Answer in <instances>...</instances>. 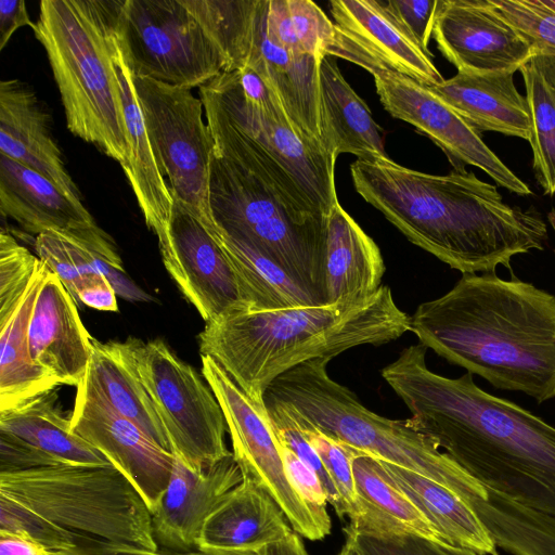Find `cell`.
Returning <instances> with one entry per match:
<instances>
[{
    "label": "cell",
    "mask_w": 555,
    "mask_h": 555,
    "mask_svg": "<svg viewBox=\"0 0 555 555\" xmlns=\"http://www.w3.org/2000/svg\"><path fill=\"white\" fill-rule=\"evenodd\" d=\"M0 555H52V553L27 533L0 531Z\"/></svg>",
    "instance_id": "cell-48"
},
{
    "label": "cell",
    "mask_w": 555,
    "mask_h": 555,
    "mask_svg": "<svg viewBox=\"0 0 555 555\" xmlns=\"http://www.w3.org/2000/svg\"><path fill=\"white\" fill-rule=\"evenodd\" d=\"M320 89L330 152L336 157L350 153L363 160L388 158L383 129L330 56L320 65Z\"/></svg>",
    "instance_id": "cell-30"
},
{
    "label": "cell",
    "mask_w": 555,
    "mask_h": 555,
    "mask_svg": "<svg viewBox=\"0 0 555 555\" xmlns=\"http://www.w3.org/2000/svg\"><path fill=\"white\" fill-rule=\"evenodd\" d=\"M78 301L101 311L118 310L117 294L107 279H103L83 289L78 296Z\"/></svg>",
    "instance_id": "cell-49"
},
{
    "label": "cell",
    "mask_w": 555,
    "mask_h": 555,
    "mask_svg": "<svg viewBox=\"0 0 555 555\" xmlns=\"http://www.w3.org/2000/svg\"><path fill=\"white\" fill-rule=\"evenodd\" d=\"M410 331L411 317L382 285L366 297L333 305L231 309L206 322L198 346L253 400L264 403L270 384L299 364L385 345Z\"/></svg>",
    "instance_id": "cell-4"
},
{
    "label": "cell",
    "mask_w": 555,
    "mask_h": 555,
    "mask_svg": "<svg viewBox=\"0 0 555 555\" xmlns=\"http://www.w3.org/2000/svg\"><path fill=\"white\" fill-rule=\"evenodd\" d=\"M338 555H361L353 542L346 538V542Z\"/></svg>",
    "instance_id": "cell-53"
},
{
    "label": "cell",
    "mask_w": 555,
    "mask_h": 555,
    "mask_svg": "<svg viewBox=\"0 0 555 555\" xmlns=\"http://www.w3.org/2000/svg\"><path fill=\"white\" fill-rule=\"evenodd\" d=\"M50 117L35 91L18 79L0 82V154L39 172L69 197L80 192L51 134Z\"/></svg>",
    "instance_id": "cell-22"
},
{
    "label": "cell",
    "mask_w": 555,
    "mask_h": 555,
    "mask_svg": "<svg viewBox=\"0 0 555 555\" xmlns=\"http://www.w3.org/2000/svg\"><path fill=\"white\" fill-rule=\"evenodd\" d=\"M395 486L418 508L446 543L479 555H499L498 547L472 509L436 481L379 461Z\"/></svg>",
    "instance_id": "cell-32"
},
{
    "label": "cell",
    "mask_w": 555,
    "mask_h": 555,
    "mask_svg": "<svg viewBox=\"0 0 555 555\" xmlns=\"http://www.w3.org/2000/svg\"><path fill=\"white\" fill-rule=\"evenodd\" d=\"M514 74L457 73L428 88L479 133L499 132L529 142L531 116L526 96L515 86Z\"/></svg>",
    "instance_id": "cell-24"
},
{
    "label": "cell",
    "mask_w": 555,
    "mask_h": 555,
    "mask_svg": "<svg viewBox=\"0 0 555 555\" xmlns=\"http://www.w3.org/2000/svg\"><path fill=\"white\" fill-rule=\"evenodd\" d=\"M242 481L232 453L202 472L190 469L175 456L168 485L152 512L157 545L168 553L197 550L205 521Z\"/></svg>",
    "instance_id": "cell-19"
},
{
    "label": "cell",
    "mask_w": 555,
    "mask_h": 555,
    "mask_svg": "<svg viewBox=\"0 0 555 555\" xmlns=\"http://www.w3.org/2000/svg\"><path fill=\"white\" fill-rule=\"evenodd\" d=\"M273 498L244 478L207 518L197 550L261 551L294 530Z\"/></svg>",
    "instance_id": "cell-25"
},
{
    "label": "cell",
    "mask_w": 555,
    "mask_h": 555,
    "mask_svg": "<svg viewBox=\"0 0 555 555\" xmlns=\"http://www.w3.org/2000/svg\"><path fill=\"white\" fill-rule=\"evenodd\" d=\"M202 374L221 406L243 477L273 498L296 533L311 541L325 538L331 518L313 512L289 482L266 404L253 400L208 356H202Z\"/></svg>",
    "instance_id": "cell-12"
},
{
    "label": "cell",
    "mask_w": 555,
    "mask_h": 555,
    "mask_svg": "<svg viewBox=\"0 0 555 555\" xmlns=\"http://www.w3.org/2000/svg\"><path fill=\"white\" fill-rule=\"evenodd\" d=\"M0 209L26 232H76L98 227L82 205L29 167L0 154Z\"/></svg>",
    "instance_id": "cell-23"
},
{
    "label": "cell",
    "mask_w": 555,
    "mask_h": 555,
    "mask_svg": "<svg viewBox=\"0 0 555 555\" xmlns=\"http://www.w3.org/2000/svg\"><path fill=\"white\" fill-rule=\"evenodd\" d=\"M385 270L379 247L338 203L326 222L324 305L375 293Z\"/></svg>",
    "instance_id": "cell-27"
},
{
    "label": "cell",
    "mask_w": 555,
    "mask_h": 555,
    "mask_svg": "<svg viewBox=\"0 0 555 555\" xmlns=\"http://www.w3.org/2000/svg\"><path fill=\"white\" fill-rule=\"evenodd\" d=\"M426 352L411 345L382 370L411 412L408 423L490 488L555 517V427L482 390L468 372H433Z\"/></svg>",
    "instance_id": "cell-1"
},
{
    "label": "cell",
    "mask_w": 555,
    "mask_h": 555,
    "mask_svg": "<svg viewBox=\"0 0 555 555\" xmlns=\"http://www.w3.org/2000/svg\"><path fill=\"white\" fill-rule=\"evenodd\" d=\"M139 376L170 446L186 467L202 472L230 455L227 423L210 386L162 340L128 338Z\"/></svg>",
    "instance_id": "cell-9"
},
{
    "label": "cell",
    "mask_w": 555,
    "mask_h": 555,
    "mask_svg": "<svg viewBox=\"0 0 555 555\" xmlns=\"http://www.w3.org/2000/svg\"><path fill=\"white\" fill-rule=\"evenodd\" d=\"M387 2L422 48L430 53L428 44L433 37L439 0H388Z\"/></svg>",
    "instance_id": "cell-46"
},
{
    "label": "cell",
    "mask_w": 555,
    "mask_h": 555,
    "mask_svg": "<svg viewBox=\"0 0 555 555\" xmlns=\"http://www.w3.org/2000/svg\"><path fill=\"white\" fill-rule=\"evenodd\" d=\"M125 0H42L33 27L46 50L67 129L126 163L127 132L115 66Z\"/></svg>",
    "instance_id": "cell-5"
},
{
    "label": "cell",
    "mask_w": 555,
    "mask_h": 555,
    "mask_svg": "<svg viewBox=\"0 0 555 555\" xmlns=\"http://www.w3.org/2000/svg\"><path fill=\"white\" fill-rule=\"evenodd\" d=\"M171 555H262L261 551L253 550H193Z\"/></svg>",
    "instance_id": "cell-52"
},
{
    "label": "cell",
    "mask_w": 555,
    "mask_h": 555,
    "mask_svg": "<svg viewBox=\"0 0 555 555\" xmlns=\"http://www.w3.org/2000/svg\"><path fill=\"white\" fill-rule=\"evenodd\" d=\"M158 168L172 197L207 228L215 225L209 181L215 142L203 115L204 104L190 89L133 77Z\"/></svg>",
    "instance_id": "cell-11"
},
{
    "label": "cell",
    "mask_w": 555,
    "mask_h": 555,
    "mask_svg": "<svg viewBox=\"0 0 555 555\" xmlns=\"http://www.w3.org/2000/svg\"><path fill=\"white\" fill-rule=\"evenodd\" d=\"M356 191L410 242L465 273L512 271L515 256L543 250L547 225L533 208L506 204L494 184L473 171L443 176L391 158L357 159Z\"/></svg>",
    "instance_id": "cell-2"
},
{
    "label": "cell",
    "mask_w": 555,
    "mask_h": 555,
    "mask_svg": "<svg viewBox=\"0 0 555 555\" xmlns=\"http://www.w3.org/2000/svg\"><path fill=\"white\" fill-rule=\"evenodd\" d=\"M0 496L53 526L64 541L63 552L93 545L158 551L147 505L112 464L0 473Z\"/></svg>",
    "instance_id": "cell-6"
},
{
    "label": "cell",
    "mask_w": 555,
    "mask_h": 555,
    "mask_svg": "<svg viewBox=\"0 0 555 555\" xmlns=\"http://www.w3.org/2000/svg\"><path fill=\"white\" fill-rule=\"evenodd\" d=\"M82 380L113 410L170 452L164 427L137 371L129 339L108 343L92 339L91 357Z\"/></svg>",
    "instance_id": "cell-29"
},
{
    "label": "cell",
    "mask_w": 555,
    "mask_h": 555,
    "mask_svg": "<svg viewBox=\"0 0 555 555\" xmlns=\"http://www.w3.org/2000/svg\"><path fill=\"white\" fill-rule=\"evenodd\" d=\"M357 509L345 532L417 534L444 542L412 501L391 481L379 460L359 453L352 462Z\"/></svg>",
    "instance_id": "cell-28"
},
{
    "label": "cell",
    "mask_w": 555,
    "mask_h": 555,
    "mask_svg": "<svg viewBox=\"0 0 555 555\" xmlns=\"http://www.w3.org/2000/svg\"><path fill=\"white\" fill-rule=\"evenodd\" d=\"M119 38L133 77L191 90L231 72L182 0H125Z\"/></svg>",
    "instance_id": "cell-10"
},
{
    "label": "cell",
    "mask_w": 555,
    "mask_h": 555,
    "mask_svg": "<svg viewBox=\"0 0 555 555\" xmlns=\"http://www.w3.org/2000/svg\"><path fill=\"white\" fill-rule=\"evenodd\" d=\"M41 260L21 245L13 235L0 234V326L24 299Z\"/></svg>",
    "instance_id": "cell-40"
},
{
    "label": "cell",
    "mask_w": 555,
    "mask_h": 555,
    "mask_svg": "<svg viewBox=\"0 0 555 555\" xmlns=\"http://www.w3.org/2000/svg\"><path fill=\"white\" fill-rule=\"evenodd\" d=\"M63 464L21 438L0 430V473Z\"/></svg>",
    "instance_id": "cell-45"
},
{
    "label": "cell",
    "mask_w": 555,
    "mask_h": 555,
    "mask_svg": "<svg viewBox=\"0 0 555 555\" xmlns=\"http://www.w3.org/2000/svg\"><path fill=\"white\" fill-rule=\"evenodd\" d=\"M297 424L318 453L324 469L337 491L339 498V511L337 515L350 519L357 509L352 462L361 452L313 427Z\"/></svg>",
    "instance_id": "cell-41"
},
{
    "label": "cell",
    "mask_w": 555,
    "mask_h": 555,
    "mask_svg": "<svg viewBox=\"0 0 555 555\" xmlns=\"http://www.w3.org/2000/svg\"><path fill=\"white\" fill-rule=\"evenodd\" d=\"M199 94L281 165L320 212L330 215L338 204L334 173L337 158L296 131L276 93L262 104L250 103L232 70L202 86Z\"/></svg>",
    "instance_id": "cell-13"
},
{
    "label": "cell",
    "mask_w": 555,
    "mask_h": 555,
    "mask_svg": "<svg viewBox=\"0 0 555 555\" xmlns=\"http://www.w3.org/2000/svg\"><path fill=\"white\" fill-rule=\"evenodd\" d=\"M76 301L49 270L36 298L28 327L33 362L60 385L77 387L85 377L92 351Z\"/></svg>",
    "instance_id": "cell-20"
},
{
    "label": "cell",
    "mask_w": 555,
    "mask_h": 555,
    "mask_svg": "<svg viewBox=\"0 0 555 555\" xmlns=\"http://www.w3.org/2000/svg\"><path fill=\"white\" fill-rule=\"evenodd\" d=\"M433 38L457 73H516L534 55L489 0H439Z\"/></svg>",
    "instance_id": "cell-17"
},
{
    "label": "cell",
    "mask_w": 555,
    "mask_h": 555,
    "mask_svg": "<svg viewBox=\"0 0 555 555\" xmlns=\"http://www.w3.org/2000/svg\"><path fill=\"white\" fill-rule=\"evenodd\" d=\"M35 249L38 258L59 276L75 301L83 289L106 279L94 269L82 247L68 233L43 232L36 236Z\"/></svg>",
    "instance_id": "cell-38"
},
{
    "label": "cell",
    "mask_w": 555,
    "mask_h": 555,
    "mask_svg": "<svg viewBox=\"0 0 555 555\" xmlns=\"http://www.w3.org/2000/svg\"><path fill=\"white\" fill-rule=\"evenodd\" d=\"M531 46L534 55L555 57V0H489Z\"/></svg>",
    "instance_id": "cell-39"
},
{
    "label": "cell",
    "mask_w": 555,
    "mask_h": 555,
    "mask_svg": "<svg viewBox=\"0 0 555 555\" xmlns=\"http://www.w3.org/2000/svg\"><path fill=\"white\" fill-rule=\"evenodd\" d=\"M23 26H29L31 29L35 26V23L30 21L26 2L24 0H1L0 50L4 49L15 30Z\"/></svg>",
    "instance_id": "cell-47"
},
{
    "label": "cell",
    "mask_w": 555,
    "mask_h": 555,
    "mask_svg": "<svg viewBox=\"0 0 555 555\" xmlns=\"http://www.w3.org/2000/svg\"><path fill=\"white\" fill-rule=\"evenodd\" d=\"M224 54L230 70L247 63L257 0H182Z\"/></svg>",
    "instance_id": "cell-37"
},
{
    "label": "cell",
    "mask_w": 555,
    "mask_h": 555,
    "mask_svg": "<svg viewBox=\"0 0 555 555\" xmlns=\"http://www.w3.org/2000/svg\"><path fill=\"white\" fill-rule=\"evenodd\" d=\"M361 555H479L470 550L417 534L373 535L346 532Z\"/></svg>",
    "instance_id": "cell-43"
},
{
    "label": "cell",
    "mask_w": 555,
    "mask_h": 555,
    "mask_svg": "<svg viewBox=\"0 0 555 555\" xmlns=\"http://www.w3.org/2000/svg\"><path fill=\"white\" fill-rule=\"evenodd\" d=\"M262 555H309L301 539L295 531L286 539L261 550Z\"/></svg>",
    "instance_id": "cell-51"
},
{
    "label": "cell",
    "mask_w": 555,
    "mask_h": 555,
    "mask_svg": "<svg viewBox=\"0 0 555 555\" xmlns=\"http://www.w3.org/2000/svg\"><path fill=\"white\" fill-rule=\"evenodd\" d=\"M209 201L220 228L248 238L324 305L327 217L294 204L266 179L216 151Z\"/></svg>",
    "instance_id": "cell-8"
},
{
    "label": "cell",
    "mask_w": 555,
    "mask_h": 555,
    "mask_svg": "<svg viewBox=\"0 0 555 555\" xmlns=\"http://www.w3.org/2000/svg\"><path fill=\"white\" fill-rule=\"evenodd\" d=\"M264 404L273 431L280 444L291 450L317 473L326 492L327 502L331 503L336 513H338L339 498L337 491L324 469L318 453L308 441L299 425L293 416L278 403L264 399Z\"/></svg>",
    "instance_id": "cell-42"
},
{
    "label": "cell",
    "mask_w": 555,
    "mask_h": 555,
    "mask_svg": "<svg viewBox=\"0 0 555 555\" xmlns=\"http://www.w3.org/2000/svg\"><path fill=\"white\" fill-rule=\"evenodd\" d=\"M384 108L415 127L447 155L454 170L470 165L485 171L498 185L527 196L530 188L483 142L481 134L428 87L389 70L373 74Z\"/></svg>",
    "instance_id": "cell-14"
},
{
    "label": "cell",
    "mask_w": 555,
    "mask_h": 555,
    "mask_svg": "<svg viewBox=\"0 0 555 555\" xmlns=\"http://www.w3.org/2000/svg\"><path fill=\"white\" fill-rule=\"evenodd\" d=\"M54 390L0 412V430L10 433L63 464L109 465V461L72 429L56 405Z\"/></svg>",
    "instance_id": "cell-35"
},
{
    "label": "cell",
    "mask_w": 555,
    "mask_h": 555,
    "mask_svg": "<svg viewBox=\"0 0 555 555\" xmlns=\"http://www.w3.org/2000/svg\"><path fill=\"white\" fill-rule=\"evenodd\" d=\"M158 240L163 263L205 322L238 307H249L218 241L179 199L167 232Z\"/></svg>",
    "instance_id": "cell-15"
},
{
    "label": "cell",
    "mask_w": 555,
    "mask_h": 555,
    "mask_svg": "<svg viewBox=\"0 0 555 555\" xmlns=\"http://www.w3.org/2000/svg\"><path fill=\"white\" fill-rule=\"evenodd\" d=\"M233 268L249 308L273 310L321 306L281 266L245 236L216 222L208 228Z\"/></svg>",
    "instance_id": "cell-33"
},
{
    "label": "cell",
    "mask_w": 555,
    "mask_h": 555,
    "mask_svg": "<svg viewBox=\"0 0 555 555\" xmlns=\"http://www.w3.org/2000/svg\"><path fill=\"white\" fill-rule=\"evenodd\" d=\"M547 220L550 222V225L552 227L554 233H555V207L551 209V211L547 215ZM555 254V249H554Z\"/></svg>",
    "instance_id": "cell-54"
},
{
    "label": "cell",
    "mask_w": 555,
    "mask_h": 555,
    "mask_svg": "<svg viewBox=\"0 0 555 555\" xmlns=\"http://www.w3.org/2000/svg\"><path fill=\"white\" fill-rule=\"evenodd\" d=\"M323 59L279 46L267 31L266 0H257L246 66L271 86L296 131L333 155L326 141L321 100Z\"/></svg>",
    "instance_id": "cell-18"
},
{
    "label": "cell",
    "mask_w": 555,
    "mask_h": 555,
    "mask_svg": "<svg viewBox=\"0 0 555 555\" xmlns=\"http://www.w3.org/2000/svg\"><path fill=\"white\" fill-rule=\"evenodd\" d=\"M411 331L427 349L538 403L555 398V295L512 275L465 273L421 304Z\"/></svg>",
    "instance_id": "cell-3"
},
{
    "label": "cell",
    "mask_w": 555,
    "mask_h": 555,
    "mask_svg": "<svg viewBox=\"0 0 555 555\" xmlns=\"http://www.w3.org/2000/svg\"><path fill=\"white\" fill-rule=\"evenodd\" d=\"M115 66L122 102L127 132L128 155L121 166L134 193L145 223L157 238L168 230L173 197L162 175L145 127L143 112L118 39Z\"/></svg>",
    "instance_id": "cell-26"
},
{
    "label": "cell",
    "mask_w": 555,
    "mask_h": 555,
    "mask_svg": "<svg viewBox=\"0 0 555 555\" xmlns=\"http://www.w3.org/2000/svg\"><path fill=\"white\" fill-rule=\"evenodd\" d=\"M72 429L99 450L138 490L151 514L166 489L175 455L121 416L86 382L76 387Z\"/></svg>",
    "instance_id": "cell-16"
},
{
    "label": "cell",
    "mask_w": 555,
    "mask_h": 555,
    "mask_svg": "<svg viewBox=\"0 0 555 555\" xmlns=\"http://www.w3.org/2000/svg\"><path fill=\"white\" fill-rule=\"evenodd\" d=\"M266 27L281 47L315 56H336L365 69L371 57L310 0H266Z\"/></svg>",
    "instance_id": "cell-31"
},
{
    "label": "cell",
    "mask_w": 555,
    "mask_h": 555,
    "mask_svg": "<svg viewBox=\"0 0 555 555\" xmlns=\"http://www.w3.org/2000/svg\"><path fill=\"white\" fill-rule=\"evenodd\" d=\"M280 446L285 472L294 489L313 512L321 517L330 518L326 511V492L317 473L291 450Z\"/></svg>",
    "instance_id": "cell-44"
},
{
    "label": "cell",
    "mask_w": 555,
    "mask_h": 555,
    "mask_svg": "<svg viewBox=\"0 0 555 555\" xmlns=\"http://www.w3.org/2000/svg\"><path fill=\"white\" fill-rule=\"evenodd\" d=\"M57 555H171L168 552L150 551L137 547H120L111 545H93L75 547Z\"/></svg>",
    "instance_id": "cell-50"
},
{
    "label": "cell",
    "mask_w": 555,
    "mask_h": 555,
    "mask_svg": "<svg viewBox=\"0 0 555 555\" xmlns=\"http://www.w3.org/2000/svg\"><path fill=\"white\" fill-rule=\"evenodd\" d=\"M328 362L311 360L282 374L270 384L264 399L281 405L299 424L449 489L461 466L408 420H390L366 409L354 392L330 377Z\"/></svg>",
    "instance_id": "cell-7"
},
{
    "label": "cell",
    "mask_w": 555,
    "mask_h": 555,
    "mask_svg": "<svg viewBox=\"0 0 555 555\" xmlns=\"http://www.w3.org/2000/svg\"><path fill=\"white\" fill-rule=\"evenodd\" d=\"M48 272L42 262L24 299L0 326V412L61 386L49 372L33 362L28 349L31 313Z\"/></svg>",
    "instance_id": "cell-34"
},
{
    "label": "cell",
    "mask_w": 555,
    "mask_h": 555,
    "mask_svg": "<svg viewBox=\"0 0 555 555\" xmlns=\"http://www.w3.org/2000/svg\"><path fill=\"white\" fill-rule=\"evenodd\" d=\"M531 116L532 168L546 195H555V57L533 55L521 68Z\"/></svg>",
    "instance_id": "cell-36"
},
{
    "label": "cell",
    "mask_w": 555,
    "mask_h": 555,
    "mask_svg": "<svg viewBox=\"0 0 555 555\" xmlns=\"http://www.w3.org/2000/svg\"><path fill=\"white\" fill-rule=\"evenodd\" d=\"M335 24L378 63L382 70L406 76L426 87L444 80L426 52L387 1L332 0Z\"/></svg>",
    "instance_id": "cell-21"
}]
</instances>
